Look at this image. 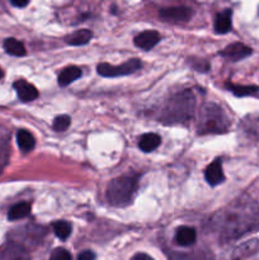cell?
I'll return each mask as SVG.
<instances>
[{
  "mask_svg": "<svg viewBox=\"0 0 259 260\" xmlns=\"http://www.w3.org/2000/svg\"><path fill=\"white\" fill-rule=\"evenodd\" d=\"M0 260H30V256L24 246L9 241L0 246Z\"/></svg>",
  "mask_w": 259,
  "mask_h": 260,
  "instance_id": "cell-8",
  "label": "cell"
},
{
  "mask_svg": "<svg viewBox=\"0 0 259 260\" xmlns=\"http://www.w3.org/2000/svg\"><path fill=\"white\" fill-rule=\"evenodd\" d=\"M50 260H73V256L66 249L57 248L51 253Z\"/></svg>",
  "mask_w": 259,
  "mask_h": 260,
  "instance_id": "cell-25",
  "label": "cell"
},
{
  "mask_svg": "<svg viewBox=\"0 0 259 260\" xmlns=\"http://www.w3.org/2000/svg\"><path fill=\"white\" fill-rule=\"evenodd\" d=\"M71 223L68 221H56L53 222V233L60 240H66L71 235Z\"/></svg>",
  "mask_w": 259,
  "mask_h": 260,
  "instance_id": "cell-21",
  "label": "cell"
},
{
  "mask_svg": "<svg viewBox=\"0 0 259 260\" xmlns=\"http://www.w3.org/2000/svg\"><path fill=\"white\" fill-rule=\"evenodd\" d=\"M43 236V229L40 226H25V228L17 229L12 231L10 239L13 243H17L23 246V243H33V245L40 243L41 238Z\"/></svg>",
  "mask_w": 259,
  "mask_h": 260,
  "instance_id": "cell-6",
  "label": "cell"
},
{
  "mask_svg": "<svg viewBox=\"0 0 259 260\" xmlns=\"http://www.w3.org/2000/svg\"><path fill=\"white\" fill-rule=\"evenodd\" d=\"M215 226L221 236L228 240L259 230V203L248 201L229 206L216 216Z\"/></svg>",
  "mask_w": 259,
  "mask_h": 260,
  "instance_id": "cell-1",
  "label": "cell"
},
{
  "mask_svg": "<svg viewBox=\"0 0 259 260\" xmlns=\"http://www.w3.org/2000/svg\"><path fill=\"white\" fill-rule=\"evenodd\" d=\"M137 175H121L109 183L107 188V200L112 206L124 207L130 205L137 190Z\"/></svg>",
  "mask_w": 259,
  "mask_h": 260,
  "instance_id": "cell-4",
  "label": "cell"
},
{
  "mask_svg": "<svg viewBox=\"0 0 259 260\" xmlns=\"http://www.w3.org/2000/svg\"><path fill=\"white\" fill-rule=\"evenodd\" d=\"M81 76V69L78 66H69L65 68L58 75L57 81L58 85L61 86H68L69 84H71L73 81H75L76 79H79Z\"/></svg>",
  "mask_w": 259,
  "mask_h": 260,
  "instance_id": "cell-16",
  "label": "cell"
},
{
  "mask_svg": "<svg viewBox=\"0 0 259 260\" xmlns=\"http://www.w3.org/2000/svg\"><path fill=\"white\" fill-rule=\"evenodd\" d=\"M4 50L5 52L9 53V55L18 56V57L24 56L25 53H27L24 45H23L20 41L15 40V38H7V40L4 41Z\"/></svg>",
  "mask_w": 259,
  "mask_h": 260,
  "instance_id": "cell-20",
  "label": "cell"
},
{
  "mask_svg": "<svg viewBox=\"0 0 259 260\" xmlns=\"http://www.w3.org/2000/svg\"><path fill=\"white\" fill-rule=\"evenodd\" d=\"M228 89H230L238 96L254 95V94L259 91V88L255 85H234V84H228Z\"/></svg>",
  "mask_w": 259,
  "mask_h": 260,
  "instance_id": "cell-22",
  "label": "cell"
},
{
  "mask_svg": "<svg viewBox=\"0 0 259 260\" xmlns=\"http://www.w3.org/2000/svg\"><path fill=\"white\" fill-rule=\"evenodd\" d=\"M70 117L66 116V114H62V116H58L53 119V129L57 132H63L69 128L70 126Z\"/></svg>",
  "mask_w": 259,
  "mask_h": 260,
  "instance_id": "cell-24",
  "label": "cell"
},
{
  "mask_svg": "<svg viewBox=\"0 0 259 260\" xmlns=\"http://www.w3.org/2000/svg\"><path fill=\"white\" fill-rule=\"evenodd\" d=\"M205 178L208 184L212 185V187L221 184L225 180V175H223L222 165H221L220 160H215L212 164L208 165L205 172Z\"/></svg>",
  "mask_w": 259,
  "mask_h": 260,
  "instance_id": "cell-12",
  "label": "cell"
},
{
  "mask_svg": "<svg viewBox=\"0 0 259 260\" xmlns=\"http://www.w3.org/2000/svg\"><path fill=\"white\" fill-rule=\"evenodd\" d=\"M141 66L142 63L139 58H132V60L126 61V62L119 66L102 62L96 66V71H98L99 75L104 76V78H118V76L131 75V74L136 73L137 70L141 69Z\"/></svg>",
  "mask_w": 259,
  "mask_h": 260,
  "instance_id": "cell-5",
  "label": "cell"
},
{
  "mask_svg": "<svg viewBox=\"0 0 259 260\" xmlns=\"http://www.w3.org/2000/svg\"><path fill=\"white\" fill-rule=\"evenodd\" d=\"M231 17H233L231 9H225L223 12L218 13L215 19V32L220 33V35L228 33L231 29V25H233Z\"/></svg>",
  "mask_w": 259,
  "mask_h": 260,
  "instance_id": "cell-14",
  "label": "cell"
},
{
  "mask_svg": "<svg viewBox=\"0 0 259 260\" xmlns=\"http://www.w3.org/2000/svg\"><path fill=\"white\" fill-rule=\"evenodd\" d=\"M3 76H4V73H3V70H2V69H0V79H2Z\"/></svg>",
  "mask_w": 259,
  "mask_h": 260,
  "instance_id": "cell-30",
  "label": "cell"
},
{
  "mask_svg": "<svg viewBox=\"0 0 259 260\" xmlns=\"http://www.w3.org/2000/svg\"><path fill=\"white\" fill-rule=\"evenodd\" d=\"M17 142L23 152H29L35 149L36 139L27 129H19L17 134Z\"/></svg>",
  "mask_w": 259,
  "mask_h": 260,
  "instance_id": "cell-17",
  "label": "cell"
},
{
  "mask_svg": "<svg viewBox=\"0 0 259 260\" xmlns=\"http://www.w3.org/2000/svg\"><path fill=\"white\" fill-rule=\"evenodd\" d=\"M76 260H95V253L91 250H84L79 254Z\"/></svg>",
  "mask_w": 259,
  "mask_h": 260,
  "instance_id": "cell-26",
  "label": "cell"
},
{
  "mask_svg": "<svg viewBox=\"0 0 259 260\" xmlns=\"http://www.w3.org/2000/svg\"><path fill=\"white\" fill-rule=\"evenodd\" d=\"M196 230L193 228H188V226H182L177 230L175 234V241L179 244L180 246H190L196 243Z\"/></svg>",
  "mask_w": 259,
  "mask_h": 260,
  "instance_id": "cell-13",
  "label": "cell"
},
{
  "mask_svg": "<svg viewBox=\"0 0 259 260\" xmlns=\"http://www.w3.org/2000/svg\"><path fill=\"white\" fill-rule=\"evenodd\" d=\"M161 139L156 134H145L140 139L139 146L144 152H151L159 147Z\"/></svg>",
  "mask_w": 259,
  "mask_h": 260,
  "instance_id": "cell-18",
  "label": "cell"
},
{
  "mask_svg": "<svg viewBox=\"0 0 259 260\" xmlns=\"http://www.w3.org/2000/svg\"><path fill=\"white\" fill-rule=\"evenodd\" d=\"M13 86H14L15 91H17L18 96H19V99L22 102H25V103H27V102H32L35 101V99H37L38 90L32 85V84L28 83V81L17 80Z\"/></svg>",
  "mask_w": 259,
  "mask_h": 260,
  "instance_id": "cell-11",
  "label": "cell"
},
{
  "mask_svg": "<svg viewBox=\"0 0 259 260\" xmlns=\"http://www.w3.org/2000/svg\"><path fill=\"white\" fill-rule=\"evenodd\" d=\"M93 38V32L89 29H79L71 33L65 38V42L70 46H83L90 42Z\"/></svg>",
  "mask_w": 259,
  "mask_h": 260,
  "instance_id": "cell-15",
  "label": "cell"
},
{
  "mask_svg": "<svg viewBox=\"0 0 259 260\" xmlns=\"http://www.w3.org/2000/svg\"><path fill=\"white\" fill-rule=\"evenodd\" d=\"M196 109V98L190 90L173 95L167 102L160 114V121L164 124L187 123L192 119Z\"/></svg>",
  "mask_w": 259,
  "mask_h": 260,
  "instance_id": "cell-2",
  "label": "cell"
},
{
  "mask_svg": "<svg viewBox=\"0 0 259 260\" xmlns=\"http://www.w3.org/2000/svg\"><path fill=\"white\" fill-rule=\"evenodd\" d=\"M135 45L136 47L144 51H150L160 42V35L154 29H147L141 32L135 37Z\"/></svg>",
  "mask_w": 259,
  "mask_h": 260,
  "instance_id": "cell-10",
  "label": "cell"
},
{
  "mask_svg": "<svg viewBox=\"0 0 259 260\" xmlns=\"http://www.w3.org/2000/svg\"><path fill=\"white\" fill-rule=\"evenodd\" d=\"M230 127V119L223 109L215 103L206 104L197 122L198 134H225Z\"/></svg>",
  "mask_w": 259,
  "mask_h": 260,
  "instance_id": "cell-3",
  "label": "cell"
},
{
  "mask_svg": "<svg viewBox=\"0 0 259 260\" xmlns=\"http://www.w3.org/2000/svg\"><path fill=\"white\" fill-rule=\"evenodd\" d=\"M30 212V205L28 202H20L13 206L8 212V218L10 221L22 220V218L27 217Z\"/></svg>",
  "mask_w": 259,
  "mask_h": 260,
  "instance_id": "cell-19",
  "label": "cell"
},
{
  "mask_svg": "<svg viewBox=\"0 0 259 260\" xmlns=\"http://www.w3.org/2000/svg\"><path fill=\"white\" fill-rule=\"evenodd\" d=\"M131 260H154V259H152L151 256L147 255V254H145V253H137V254H135L134 256H132Z\"/></svg>",
  "mask_w": 259,
  "mask_h": 260,
  "instance_id": "cell-27",
  "label": "cell"
},
{
  "mask_svg": "<svg viewBox=\"0 0 259 260\" xmlns=\"http://www.w3.org/2000/svg\"><path fill=\"white\" fill-rule=\"evenodd\" d=\"M8 160H9V144L5 140H0V174L8 165Z\"/></svg>",
  "mask_w": 259,
  "mask_h": 260,
  "instance_id": "cell-23",
  "label": "cell"
},
{
  "mask_svg": "<svg viewBox=\"0 0 259 260\" xmlns=\"http://www.w3.org/2000/svg\"><path fill=\"white\" fill-rule=\"evenodd\" d=\"M251 48L245 46L244 43L236 42L231 43L228 47L223 48L221 51V56H223L225 58H228L229 61H233V62H236V61L244 60V58L249 57L251 55Z\"/></svg>",
  "mask_w": 259,
  "mask_h": 260,
  "instance_id": "cell-9",
  "label": "cell"
},
{
  "mask_svg": "<svg viewBox=\"0 0 259 260\" xmlns=\"http://www.w3.org/2000/svg\"><path fill=\"white\" fill-rule=\"evenodd\" d=\"M160 17L167 22L173 23H184L192 18L193 12L188 7H170L163 8L159 12Z\"/></svg>",
  "mask_w": 259,
  "mask_h": 260,
  "instance_id": "cell-7",
  "label": "cell"
},
{
  "mask_svg": "<svg viewBox=\"0 0 259 260\" xmlns=\"http://www.w3.org/2000/svg\"><path fill=\"white\" fill-rule=\"evenodd\" d=\"M172 260H196V259H193L190 255H183V254H180V255L173 256Z\"/></svg>",
  "mask_w": 259,
  "mask_h": 260,
  "instance_id": "cell-29",
  "label": "cell"
},
{
  "mask_svg": "<svg viewBox=\"0 0 259 260\" xmlns=\"http://www.w3.org/2000/svg\"><path fill=\"white\" fill-rule=\"evenodd\" d=\"M27 0H23V2H18V0H12V5H14V7H18V8H23L25 7V5H28Z\"/></svg>",
  "mask_w": 259,
  "mask_h": 260,
  "instance_id": "cell-28",
  "label": "cell"
}]
</instances>
